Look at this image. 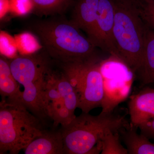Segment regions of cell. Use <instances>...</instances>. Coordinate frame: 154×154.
<instances>
[{
  "label": "cell",
  "instance_id": "1",
  "mask_svg": "<svg viewBox=\"0 0 154 154\" xmlns=\"http://www.w3.org/2000/svg\"><path fill=\"white\" fill-rule=\"evenodd\" d=\"M62 16L37 19L30 22L28 29L36 36L51 58L59 63L99 58L97 48L88 36Z\"/></svg>",
  "mask_w": 154,
  "mask_h": 154
},
{
  "label": "cell",
  "instance_id": "2",
  "mask_svg": "<svg viewBox=\"0 0 154 154\" xmlns=\"http://www.w3.org/2000/svg\"><path fill=\"white\" fill-rule=\"evenodd\" d=\"M112 1L114 8L113 35L117 58L134 74L143 57L145 24L135 0Z\"/></svg>",
  "mask_w": 154,
  "mask_h": 154
},
{
  "label": "cell",
  "instance_id": "3",
  "mask_svg": "<svg viewBox=\"0 0 154 154\" xmlns=\"http://www.w3.org/2000/svg\"><path fill=\"white\" fill-rule=\"evenodd\" d=\"M130 124L125 116L115 110L97 116L82 112L61 130L64 154H99L96 145L106 130L119 131Z\"/></svg>",
  "mask_w": 154,
  "mask_h": 154
},
{
  "label": "cell",
  "instance_id": "4",
  "mask_svg": "<svg viewBox=\"0 0 154 154\" xmlns=\"http://www.w3.org/2000/svg\"><path fill=\"white\" fill-rule=\"evenodd\" d=\"M45 131L22 100L0 102V154H17Z\"/></svg>",
  "mask_w": 154,
  "mask_h": 154
},
{
  "label": "cell",
  "instance_id": "5",
  "mask_svg": "<svg viewBox=\"0 0 154 154\" xmlns=\"http://www.w3.org/2000/svg\"><path fill=\"white\" fill-rule=\"evenodd\" d=\"M100 58L67 63H60L61 69L74 88L78 108L89 112L102 107L104 99L103 79Z\"/></svg>",
  "mask_w": 154,
  "mask_h": 154
},
{
  "label": "cell",
  "instance_id": "6",
  "mask_svg": "<svg viewBox=\"0 0 154 154\" xmlns=\"http://www.w3.org/2000/svg\"><path fill=\"white\" fill-rule=\"evenodd\" d=\"M102 60L100 68L103 79L104 99L102 112H112L129 98L135 79L133 72L117 58Z\"/></svg>",
  "mask_w": 154,
  "mask_h": 154
},
{
  "label": "cell",
  "instance_id": "7",
  "mask_svg": "<svg viewBox=\"0 0 154 154\" xmlns=\"http://www.w3.org/2000/svg\"><path fill=\"white\" fill-rule=\"evenodd\" d=\"M114 8L112 0H99L98 15L91 41L97 48L117 58L113 35Z\"/></svg>",
  "mask_w": 154,
  "mask_h": 154
},
{
  "label": "cell",
  "instance_id": "8",
  "mask_svg": "<svg viewBox=\"0 0 154 154\" xmlns=\"http://www.w3.org/2000/svg\"><path fill=\"white\" fill-rule=\"evenodd\" d=\"M129 97L128 106L130 123L138 128L140 125L154 118V88L147 85Z\"/></svg>",
  "mask_w": 154,
  "mask_h": 154
},
{
  "label": "cell",
  "instance_id": "9",
  "mask_svg": "<svg viewBox=\"0 0 154 154\" xmlns=\"http://www.w3.org/2000/svg\"><path fill=\"white\" fill-rule=\"evenodd\" d=\"M45 108L48 117L54 121V125L66 126L75 117L68 109L56 85L52 74L50 71L45 93Z\"/></svg>",
  "mask_w": 154,
  "mask_h": 154
},
{
  "label": "cell",
  "instance_id": "10",
  "mask_svg": "<svg viewBox=\"0 0 154 154\" xmlns=\"http://www.w3.org/2000/svg\"><path fill=\"white\" fill-rule=\"evenodd\" d=\"M99 2V0H74L71 7L70 20L84 31L91 41L98 15Z\"/></svg>",
  "mask_w": 154,
  "mask_h": 154
},
{
  "label": "cell",
  "instance_id": "11",
  "mask_svg": "<svg viewBox=\"0 0 154 154\" xmlns=\"http://www.w3.org/2000/svg\"><path fill=\"white\" fill-rule=\"evenodd\" d=\"M134 76L140 88L154 83V32L146 25L143 57Z\"/></svg>",
  "mask_w": 154,
  "mask_h": 154
},
{
  "label": "cell",
  "instance_id": "12",
  "mask_svg": "<svg viewBox=\"0 0 154 154\" xmlns=\"http://www.w3.org/2000/svg\"><path fill=\"white\" fill-rule=\"evenodd\" d=\"M24 152L25 154H64L61 131H45L28 145Z\"/></svg>",
  "mask_w": 154,
  "mask_h": 154
},
{
  "label": "cell",
  "instance_id": "13",
  "mask_svg": "<svg viewBox=\"0 0 154 154\" xmlns=\"http://www.w3.org/2000/svg\"><path fill=\"white\" fill-rule=\"evenodd\" d=\"M137 128L130 124L119 131L128 154H154V143L145 135L138 133Z\"/></svg>",
  "mask_w": 154,
  "mask_h": 154
},
{
  "label": "cell",
  "instance_id": "14",
  "mask_svg": "<svg viewBox=\"0 0 154 154\" xmlns=\"http://www.w3.org/2000/svg\"><path fill=\"white\" fill-rule=\"evenodd\" d=\"M20 84L14 78L9 60L5 56L0 57V94L2 100H22V91Z\"/></svg>",
  "mask_w": 154,
  "mask_h": 154
},
{
  "label": "cell",
  "instance_id": "15",
  "mask_svg": "<svg viewBox=\"0 0 154 154\" xmlns=\"http://www.w3.org/2000/svg\"><path fill=\"white\" fill-rule=\"evenodd\" d=\"M33 14L38 17L63 15L74 0H31Z\"/></svg>",
  "mask_w": 154,
  "mask_h": 154
},
{
  "label": "cell",
  "instance_id": "16",
  "mask_svg": "<svg viewBox=\"0 0 154 154\" xmlns=\"http://www.w3.org/2000/svg\"><path fill=\"white\" fill-rule=\"evenodd\" d=\"M52 74L58 90L66 107L72 115L75 116V112L78 108V99L74 88L61 69L60 72L52 69Z\"/></svg>",
  "mask_w": 154,
  "mask_h": 154
},
{
  "label": "cell",
  "instance_id": "17",
  "mask_svg": "<svg viewBox=\"0 0 154 154\" xmlns=\"http://www.w3.org/2000/svg\"><path fill=\"white\" fill-rule=\"evenodd\" d=\"M121 141L119 131L107 129L96 146L102 154H128L126 148L122 145Z\"/></svg>",
  "mask_w": 154,
  "mask_h": 154
},
{
  "label": "cell",
  "instance_id": "18",
  "mask_svg": "<svg viewBox=\"0 0 154 154\" xmlns=\"http://www.w3.org/2000/svg\"><path fill=\"white\" fill-rule=\"evenodd\" d=\"M145 24L154 32V0H135Z\"/></svg>",
  "mask_w": 154,
  "mask_h": 154
},
{
  "label": "cell",
  "instance_id": "19",
  "mask_svg": "<svg viewBox=\"0 0 154 154\" xmlns=\"http://www.w3.org/2000/svg\"><path fill=\"white\" fill-rule=\"evenodd\" d=\"M138 128L140 133L154 141V118L140 125Z\"/></svg>",
  "mask_w": 154,
  "mask_h": 154
}]
</instances>
